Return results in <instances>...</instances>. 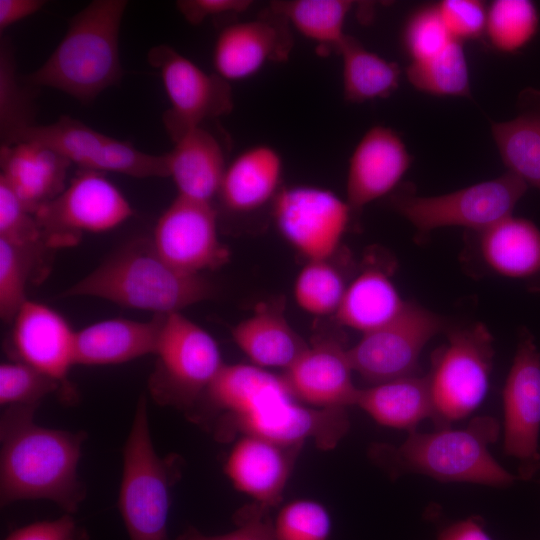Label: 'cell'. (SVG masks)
<instances>
[{"label": "cell", "instance_id": "obj_39", "mask_svg": "<svg viewBox=\"0 0 540 540\" xmlns=\"http://www.w3.org/2000/svg\"><path fill=\"white\" fill-rule=\"evenodd\" d=\"M331 517L321 503L299 499L284 505L274 520L275 540H329Z\"/></svg>", "mask_w": 540, "mask_h": 540}, {"label": "cell", "instance_id": "obj_41", "mask_svg": "<svg viewBox=\"0 0 540 540\" xmlns=\"http://www.w3.org/2000/svg\"><path fill=\"white\" fill-rule=\"evenodd\" d=\"M453 40L437 5L426 6L413 13L403 32V43L411 62L436 56Z\"/></svg>", "mask_w": 540, "mask_h": 540}, {"label": "cell", "instance_id": "obj_47", "mask_svg": "<svg viewBox=\"0 0 540 540\" xmlns=\"http://www.w3.org/2000/svg\"><path fill=\"white\" fill-rule=\"evenodd\" d=\"M437 540H492L480 517H470L444 528Z\"/></svg>", "mask_w": 540, "mask_h": 540}, {"label": "cell", "instance_id": "obj_15", "mask_svg": "<svg viewBox=\"0 0 540 540\" xmlns=\"http://www.w3.org/2000/svg\"><path fill=\"white\" fill-rule=\"evenodd\" d=\"M351 212L346 199L317 186L282 188L272 202L277 230L307 260L330 259L347 230Z\"/></svg>", "mask_w": 540, "mask_h": 540}, {"label": "cell", "instance_id": "obj_40", "mask_svg": "<svg viewBox=\"0 0 540 540\" xmlns=\"http://www.w3.org/2000/svg\"><path fill=\"white\" fill-rule=\"evenodd\" d=\"M37 265L23 251L0 238V316L12 322L22 305L28 300L25 289Z\"/></svg>", "mask_w": 540, "mask_h": 540}, {"label": "cell", "instance_id": "obj_2", "mask_svg": "<svg viewBox=\"0 0 540 540\" xmlns=\"http://www.w3.org/2000/svg\"><path fill=\"white\" fill-rule=\"evenodd\" d=\"M499 435L498 420L481 415L464 428L450 427L431 433L414 430L399 445L374 443L368 455L393 479L415 473L442 482L505 488L518 477L501 466L489 450Z\"/></svg>", "mask_w": 540, "mask_h": 540}, {"label": "cell", "instance_id": "obj_42", "mask_svg": "<svg viewBox=\"0 0 540 540\" xmlns=\"http://www.w3.org/2000/svg\"><path fill=\"white\" fill-rule=\"evenodd\" d=\"M271 508L253 502L239 509L233 518L235 529L221 535H206L188 526L174 540H275Z\"/></svg>", "mask_w": 540, "mask_h": 540}, {"label": "cell", "instance_id": "obj_27", "mask_svg": "<svg viewBox=\"0 0 540 540\" xmlns=\"http://www.w3.org/2000/svg\"><path fill=\"white\" fill-rule=\"evenodd\" d=\"M232 337L239 349L260 368L288 369L309 344L293 329L278 302L260 303L236 324Z\"/></svg>", "mask_w": 540, "mask_h": 540}, {"label": "cell", "instance_id": "obj_43", "mask_svg": "<svg viewBox=\"0 0 540 540\" xmlns=\"http://www.w3.org/2000/svg\"><path fill=\"white\" fill-rule=\"evenodd\" d=\"M442 20L454 40L477 38L485 32L487 11L478 0H444L437 4Z\"/></svg>", "mask_w": 540, "mask_h": 540}, {"label": "cell", "instance_id": "obj_35", "mask_svg": "<svg viewBox=\"0 0 540 540\" xmlns=\"http://www.w3.org/2000/svg\"><path fill=\"white\" fill-rule=\"evenodd\" d=\"M346 287L342 274L329 259L308 260L295 279L293 294L297 305L307 313L335 315Z\"/></svg>", "mask_w": 540, "mask_h": 540}, {"label": "cell", "instance_id": "obj_5", "mask_svg": "<svg viewBox=\"0 0 540 540\" xmlns=\"http://www.w3.org/2000/svg\"><path fill=\"white\" fill-rule=\"evenodd\" d=\"M180 458L161 457L154 449L142 395L123 449L117 507L129 540H169L171 491L180 476Z\"/></svg>", "mask_w": 540, "mask_h": 540}, {"label": "cell", "instance_id": "obj_34", "mask_svg": "<svg viewBox=\"0 0 540 540\" xmlns=\"http://www.w3.org/2000/svg\"><path fill=\"white\" fill-rule=\"evenodd\" d=\"M407 78L419 91L437 96H469V72L460 41L453 40L436 56L412 61Z\"/></svg>", "mask_w": 540, "mask_h": 540}, {"label": "cell", "instance_id": "obj_19", "mask_svg": "<svg viewBox=\"0 0 540 540\" xmlns=\"http://www.w3.org/2000/svg\"><path fill=\"white\" fill-rule=\"evenodd\" d=\"M411 164L401 137L391 128L376 125L362 136L349 160L346 201L352 211L390 194Z\"/></svg>", "mask_w": 540, "mask_h": 540}, {"label": "cell", "instance_id": "obj_24", "mask_svg": "<svg viewBox=\"0 0 540 540\" xmlns=\"http://www.w3.org/2000/svg\"><path fill=\"white\" fill-rule=\"evenodd\" d=\"M163 316L149 321L108 319L76 331L75 365H112L155 355Z\"/></svg>", "mask_w": 540, "mask_h": 540}, {"label": "cell", "instance_id": "obj_11", "mask_svg": "<svg viewBox=\"0 0 540 540\" xmlns=\"http://www.w3.org/2000/svg\"><path fill=\"white\" fill-rule=\"evenodd\" d=\"M448 328L444 317L408 302L395 319L362 334L361 339L348 348L353 371L372 385L418 375L423 349Z\"/></svg>", "mask_w": 540, "mask_h": 540}, {"label": "cell", "instance_id": "obj_13", "mask_svg": "<svg viewBox=\"0 0 540 540\" xmlns=\"http://www.w3.org/2000/svg\"><path fill=\"white\" fill-rule=\"evenodd\" d=\"M42 144L80 170L113 172L135 178L168 177L166 157L140 151L131 143L103 134L70 116L28 129L16 142Z\"/></svg>", "mask_w": 540, "mask_h": 540}, {"label": "cell", "instance_id": "obj_17", "mask_svg": "<svg viewBox=\"0 0 540 540\" xmlns=\"http://www.w3.org/2000/svg\"><path fill=\"white\" fill-rule=\"evenodd\" d=\"M11 346L14 360L22 361L62 387V399L74 402L76 394L68 374L74 362L75 335L65 318L51 307L27 300L12 321Z\"/></svg>", "mask_w": 540, "mask_h": 540}, {"label": "cell", "instance_id": "obj_37", "mask_svg": "<svg viewBox=\"0 0 540 540\" xmlns=\"http://www.w3.org/2000/svg\"><path fill=\"white\" fill-rule=\"evenodd\" d=\"M0 238L28 255L37 265L43 262L44 252L49 249L32 213L0 179Z\"/></svg>", "mask_w": 540, "mask_h": 540}, {"label": "cell", "instance_id": "obj_31", "mask_svg": "<svg viewBox=\"0 0 540 540\" xmlns=\"http://www.w3.org/2000/svg\"><path fill=\"white\" fill-rule=\"evenodd\" d=\"M352 6L348 0H287L270 8L305 38L336 51L347 35L344 25Z\"/></svg>", "mask_w": 540, "mask_h": 540}, {"label": "cell", "instance_id": "obj_45", "mask_svg": "<svg viewBox=\"0 0 540 540\" xmlns=\"http://www.w3.org/2000/svg\"><path fill=\"white\" fill-rule=\"evenodd\" d=\"M251 3L247 0H180L176 7L188 23L199 25L210 17L242 13Z\"/></svg>", "mask_w": 540, "mask_h": 540}, {"label": "cell", "instance_id": "obj_20", "mask_svg": "<svg viewBox=\"0 0 540 540\" xmlns=\"http://www.w3.org/2000/svg\"><path fill=\"white\" fill-rule=\"evenodd\" d=\"M348 349L332 340L309 344L281 375L291 394L312 407L355 406L359 388L353 382Z\"/></svg>", "mask_w": 540, "mask_h": 540}, {"label": "cell", "instance_id": "obj_48", "mask_svg": "<svg viewBox=\"0 0 540 540\" xmlns=\"http://www.w3.org/2000/svg\"><path fill=\"white\" fill-rule=\"evenodd\" d=\"M539 483H540V481H539Z\"/></svg>", "mask_w": 540, "mask_h": 540}, {"label": "cell", "instance_id": "obj_30", "mask_svg": "<svg viewBox=\"0 0 540 540\" xmlns=\"http://www.w3.org/2000/svg\"><path fill=\"white\" fill-rule=\"evenodd\" d=\"M335 52L342 58L343 94L347 101L387 98L397 89L399 66L369 51L353 36L347 34Z\"/></svg>", "mask_w": 540, "mask_h": 540}, {"label": "cell", "instance_id": "obj_46", "mask_svg": "<svg viewBox=\"0 0 540 540\" xmlns=\"http://www.w3.org/2000/svg\"><path fill=\"white\" fill-rule=\"evenodd\" d=\"M46 5L44 0H0V31L37 13Z\"/></svg>", "mask_w": 540, "mask_h": 540}, {"label": "cell", "instance_id": "obj_21", "mask_svg": "<svg viewBox=\"0 0 540 540\" xmlns=\"http://www.w3.org/2000/svg\"><path fill=\"white\" fill-rule=\"evenodd\" d=\"M301 447L243 435L231 449L224 470L237 490L254 502L274 508L282 501Z\"/></svg>", "mask_w": 540, "mask_h": 540}, {"label": "cell", "instance_id": "obj_6", "mask_svg": "<svg viewBox=\"0 0 540 540\" xmlns=\"http://www.w3.org/2000/svg\"><path fill=\"white\" fill-rule=\"evenodd\" d=\"M346 408L307 407L291 394L281 376H275L246 412L218 418L215 434L226 441L237 434L257 436L281 445L334 448L349 430Z\"/></svg>", "mask_w": 540, "mask_h": 540}, {"label": "cell", "instance_id": "obj_7", "mask_svg": "<svg viewBox=\"0 0 540 540\" xmlns=\"http://www.w3.org/2000/svg\"><path fill=\"white\" fill-rule=\"evenodd\" d=\"M157 362L149 379L155 402L194 409L225 363L215 339L181 312L163 316Z\"/></svg>", "mask_w": 540, "mask_h": 540}, {"label": "cell", "instance_id": "obj_10", "mask_svg": "<svg viewBox=\"0 0 540 540\" xmlns=\"http://www.w3.org/2000/svg\"><path fill=\"white\" fill-rule=\"evenodd\" d=\"M49 249L77 244L84 233L116 228L133 215L122 192L102 173L80 170L34 213Z\"/></svg>", "mask_w": 540, "mask_h": 540}, {"label": "cell", "instance_id": "obj_38", "mask_svg": "<svg viewBox=\"0 0 540 540\" xmlns=\"http://www.w3.org/2000/svg\"><path fill=\"white\" fill-rule=\"evenodd\" d=\"M58 392L61 385L34 367L18 360L0 365V404L2 406L38 407L47 395Z\"/></svg>", "mask_w": 540, "mask_h": 540}, {"label": "cell", "instance_id": "obj_22", "mask_svg": "<svg viewBox=\"0 0 540 540\" xmlns=\"http://www.w3.org/2000/svg\"><path fill=\"white\" fill-rule=\"evenodd\" d=\"M475 251L482 266L502 278L540 280V227L510 215L476 233Z\"/></svg>", "mask_w": 540, "mask_h": 540}, {"label": "cell", "instance_id": "obj_28", "mask_svg": "<svg viewBox=\"0 0 540 540\" xmlns=\"http://www.w3.org/2000/svg\"><path fill=\"white\" fill-rule=\"evenodd\" d=\"M407 304L390 274L369 266L347 285L334 317L339 324L364 334L395 319Z\"/></svg>", "mask_w": 540, "mask_h": 540}, {"label": "cell", "instance_id": "obj_18", "mask_svg": "<svg viewBox=\"0 0 540 540\" xmlns=\"http://www.w3.org/2000/svg\"><path fill=\"white\" fill-rule=\"evenodd\" d=\"M287 20L270 11L224 27L212 52L215 73L227 82L247 79L270 62L285 61L293 40Z\"/></svg>", "mask_w": 540, "mask_h": 540}, {"label": "cell", "instance_id": "obj_26", "mask_svg": "<svg viewBox=\"0 0 540 540\" xmlns=\"http://www.w3.org/2000/svg\"><path fill=\"white\" fill-rule=\"evenodd\" d=\"M281 155L269 145H256L227 164L217 197L229 212L244 214L273 202L282 189Z\"/></svg>", "mask_w": 540, "mask_h": 540}, {"label": "cell", "instance_id": "obj_14", "mask_svg": "<svg viewBox=\"0 0 540 540\" xmlns=\"http://www.w3.org/2000/svg\"><path fill=\"white\" fill-rule=\"evenodd\" d=\"M503 450L517 462V477L530 480L540 470V351L524 331L502 392Z\"/></svg>", "mask_w": 540, "mask_h": 540}, {"label": "cell", "instance_id": "obj_9", "mask_svg": "<svg viewBox=\"0 0 540 540\" xmlns=\"http://www.w3.org/2000/svg\"><path fill=\"white\" fill-rule=\"evenodd\" d=\"M526 189L527 185L521 179L507 172L441 195L397 192L390 196V204L421 235L453 226L478 233L512 215Z\"/></svg>", "mask_w": 540, "mask_h": 540}, {"label": "cell", "instance_id": "obj_12", "mask_svg": "<svg viewBox=\"0 0 540 540\" xmlns=\"http://www.w3.org/2000/svg\"><path fill=\"white\" fill-rule=\"evenodd\" d=\"M147 58L159 71L170 103L163 124L173 142L203 122L232 111L230 83L216 73L205 72L166 44L151 48Z\"/></svg>", "mask_w": 540, "mask_h": 540}, {"label": "cell", "instance_id": "obj_33", "mask_svg": "<svg viewBox=\"0 0 540 540\" xmlns=\"http://www.w3.org/2000/svg\"><path fill=\"white\" fill-rule=\"evenodd\" d=\"M30 85L21 83L16 74L10 42H0V137L1 146L15 144L35 126L34 94Z\"/></svg>", "mask_w": 540, "mask_h": 540}, {"label": "cell", "instance_id": "obj_3", "mask_svg": "<svg viewBox=\"0 0 540 540\" xmlns=\"http://www.w3.org/2000/svg\"><path fill=\"white\" fill-rule=\"evenodd\" d=\"M128 1L94 0L77 12L51 55L23 81L61 91L81 103L119 83V32Z\"/></svg>", "mask_w": 540, "mask_h": 540}, {"label": "cell", "instance_id": "obj_44", "mask_svg": "<svg viewBox=\"0 0 540 540\" xmlns=\"http://www.w3.org/2000/svg\"><path fill=\"white\" fill-rule=\"evenodd\" d=\"M4 540H90L85 527L72 514L37 521L13 530Z\"/></svg>", "mask_w": 540, "mask_h": 540}, {"label": "cell", "instance_id": "obj_8", "mask_svg": "<svg viewBox=\"0 0 540 540\" xmlns=\"http://www.w3.org/2000/svg\"><path fill=\"white\" fill-rule=\"evenodd\" d=\"M447 342L432 357L427 374L434 405L435 429L450 428L485 399L493 368V337L480 323L449 327Z\"/></svg>", "mask_w": 540, "mask_h": 540}, {"label": "cell", "instance_id": "obj_25", "mask_svg": "<svg viewBox=\"0 0 540 540\" xmlns=\"http://www.w3.org/2000/svg\"><path fill=\"white\" fill-rule=\"evenodd\" d=\"M165 157L178 196L212 203L227 167L224 150L212 133L203 126L188 131Z\"/></svg>", "mask_w": 540, "mask_h": 540}, {"label": "cell", "instance_id": "obj_16", "mask_svg": "<svg viewBox=\"0 0 540 540\" xmlns=\"http://www.w3.org/2000/svg\"><path fill=\"white\" fill-rule=\"evenodd\" d=\"M217 210L212 203L178 196L158 218L151 245L165 262L194 275L214 270L229 260L218 235Z\"/></svg>", "mask_w": 540, "mask_h": 540}, {"label": "cell", "instance_id": "obj_36", "mask_svg": "<svg viewBox=\"0 0 540 540\" xmlns=\"http://www.w3.org/2000/svg\"><path fill=\"white\" fill-rule=\"evenodd\" d=\"M539 24L536 6L529 0H496L487 11L485 32L492 46L504 53L523 48Z\"/></svg>", "mask_w": 540, "mask_h": 540}, {"label": "cell", "instance_id": "obj_29", "mask_svg": "<svg viewBox=\"0 0 540 540\" xmlns=\"http://www.w3.org/2000/svg\"><path fill=\"white\" fill-rule=\"evenodd\" d=\"M355 406L381 425L408 432L434 415L428 377L419 374L359 388Z\"/></svg>", "mask_w": 540, "mask_h": 540}, {"label": "cell", "instance_id": "obj_23", "mask_svg": "<svg viewBox=\"0 0 540 540\" xmlns=\"http://www.w3.org/2000/svg\"><path fill=\"white\" fill-rule=\"evenodd\" d=\"M70 162L37 142L24 141L0 148V179L32 212L65 187Z\"/></svg>", "mask_w": 540, "mask_h": 540}, {"label": "cell", "instance_id": "obj_4", "mask_svg": "<svg viewBox=\"0 0 540 540\" xmlns=\"http://www.w3.org/2000/svg\"><path fill=\"white\" fill-rule=\"evenodd\" d=\"M214 286L203 277L182 272L154 251L151 241L122 248L69 287L65 297H94L156 315L211 299Z\"/></svg>", "mask_w": 540, "mask_h": 540}, {"label": "cell", "instance_id": "obj_1", "mask_svg": "<svg viewBox=\"0 0 540 540\" xmlns=\"http://www.w3.org/2000/svg\"><path fill=\"white\" fill-rule=\"evenodd\" d=\"M34 406H9L0 421V504L45 499L75 513L86 491L78 475L83 431L42 427Z\"/></svg>", "mask_w": 540, "mask_h": 540}, {"label": "cell", "instance_id": "obj_32", "mask_svg": "<svg viewBox=\"0 0 540 540\" xmlns=\"http://www.w3.org/2000/svg\"><path fill=\"white\" fill-rule=\"evenodd\" d=\"M492 134L508 172L540 190V115L493 123Z\"/></svg>", "mask_w": 540, "mask_h": 540}]
</instances>
